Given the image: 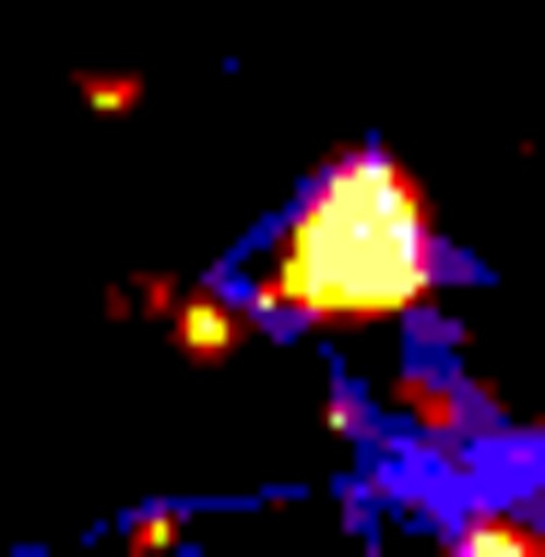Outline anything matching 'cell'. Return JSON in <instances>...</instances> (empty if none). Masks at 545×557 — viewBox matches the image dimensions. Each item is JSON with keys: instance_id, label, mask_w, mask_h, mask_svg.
<instances>
[{"instance_id": "1", "label": "cell", "mask_w": 545, "mask_h": 557, "mask_svg": "<svg viewBox=\"0 0 545 557\" xmlns=\"http://www.w3.org/2000/svg\"><path fill=\"white\" fill-rule=\"evenodd\" d=\"M285 297L309 321H380L416 297V190H392L380 166H356L321 214L285 237Z\"/></svg>"}]
</instances>
